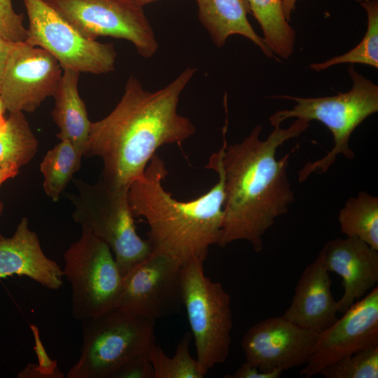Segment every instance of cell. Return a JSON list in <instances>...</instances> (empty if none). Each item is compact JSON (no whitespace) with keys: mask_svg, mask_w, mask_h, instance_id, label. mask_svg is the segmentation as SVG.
Returning <instances> with one entry per match:
<instances>
[{"mask_svg":"<svg viewBox=\"0 0 378 378\" xmlns=\"http://www.w3.org/2000/svg\"><path fill=\"white\" fill-rule=\"evenodd\" d=\"M19 169L18 167L13 165H6L0 167V186L1 184L10 178L16 176ZM3 210V204L0 202V216Z\"/></svg>","mask_w":378,"mask_h":378,"instance_id":"cell-31","label":"cell"},{"mask_svg":"<svg viewBox=\"0 0 378 378\" xmlns=\"http://www.w3.org/2000/svg\"><path fill=\"white\" fill-rule=\"evenodd\" d=\"M378 346V286L319 332L300 375L310 378L356 351Z\"/></svg>","mask_w":378,"mask_h":378,"instance_id":"cell-12","label":"cell"},{"mask_svg":"<svg viewBox=\"0 0 378 378\" xmlns=\"http://www.w3.org/2000/svg\"><path fill=\"white\" fill-rule=\"evenodd\" d=\"M23 1L29 20L25 41L51 54L63 70L94 74L114 70L113 44L84 36L43 0Z\"/></svg>","mask_w":378,"mask_h":378,"instance_id":"cell-9","label":"cell"},{"mask_svg":"<svg viewBox=\"0 0 378 378\" xmlns=\"http://www.w3.org/2000/svg\"><path fill=\"white\" fill-rule=\"evenodd\" d=\"M115 378H155V375L147 354H144L124 366Z\"/></svg>","mask_w":378,"mask_h":378,"instance_id":"cell-28","label":"cell"},{"mask_svg":"<svg viewBox=\"0 0 378 378\" xmlns=\"http://www.w3.org/2000/svg\"><path fill=\"white\" fill-rule=\"evenodd\" d=\"M76 186L78 193L71 197L75 221L107 244L123 276L153 252L148 239L136 232L130 188L114 187L102 179L94 184L77 180Z\"/></svg>","mask_w":378,"mask_h":378,"instance_id":"cell-6","label":"cell"},{"mask_svg":"<svg viewBox=\"0 0 378 378\" xmlns=\"http://www.w3.org/2000/svg\"><path fill=\"white\" fill-rule=\"evenodd\" d=\"M83 155L67 140H60L44 156L40 169L43 188L52 201L59 200L74 174L79 169Z\"/></svg>","mask_w":378,"mask_h":378,"instance_id":"cell-22","label":"cell"},{"mask_svg":"<svg viewBox=\"0 0 378 378\" xmlns=\"http://www.w3.org/2000/svg\"><path fill=\"white\" fill-rule=\"evenodd\" d=\"M283 371L279 369L272 371H262L257 367L244 363L237 371L232 375H227V378H279Z\"/></svg>","mask_w":378,"mask_h":378,"instance_id":"cell-29","label":"cell"},{"mask_svg":"<svg viewBox=\"0 0 378 378\" xmlns=\"http://www.w3.org/2000/svg\"><path fill=\"white\" fill-rule=\"evenodd\" d=\"M197 69L188 67L167 85L146 90L131 75L115 108L104 118L92 122L83 156L103 162L105 183L130 188L141 178L156 154L167 144H181L195 132L190 120L180 115V96Z\"/></svg>","mask_w":378,"mask_h":378,"instance_id":"cell-1","label":"cell"},{"mask_svg":"<svg viewBox=\"0 0 378 378\" xmlns=\"http://www.w3.org/2000/svg\"><path fill=\"white\" fill-rule=\"evenodd\" d=\"M25 276L41 285L57 290L62 286L63 270L43 253L37 234L22 218L13 235H0V278Z\"/></svg>","mask_w":378,"mask_h":378,"instance_id":"cell-17","label":"cell"},{"mask_svg":"<svg viewBox=\"0 0 378 378\" xmlns=\"http://www.w3.org/2000/svg\"><path fill=\"white\" fill-rule=\"evenodd\" d=\"M13 43L0 36V91L7 62Z\"/></svg>","mask_w":378,"mask_h":378,"instance_id":"cell-30","label":"cell"},{"mask_svg":"<svg viewBox=\"0 0 378 378\" xmlns=\"http://www.w3.org/2000/svg\"><path fill=\"white\" fill-rule=\"evenodd\" d=\"M88 38H122L144 58L154 55L158 43L144 10L131 0H43Z\"/></svg>","mask_w":378,"mask_h":378,"instance_id":"cell-10","label":"cell"},{"mask_svg":"<svg viewBox=\"0 0 378 378\" xmlns=\"http://www.w3.org/2000/svg\"><path fill=\"white\" fill-rule=\"evenodd\" d=\"M357 2H363V1H368V0H356Z\"/></svg>","mask_w":378,"mask_h":378,"instance_id":"cell-35","label":"cell"},{"mask_svg":"<svg viewBox=\"0 0 378 378\" xmlns=\"http://www.w3.org/2000/svg\"><path fill=\"white\" fill-rule=\"evenodd\" d=\"M341 232L378 251V197L365 191L348 199L339 213Z\"/></svg>","mask_w":378,"mask_h":378,"instance_id":"cell-21","label":"cell"},{"mask_svg":"<svg viewBox=\"0 0 378 378\" xmlns=\"http://www.w3.org/2000/svg\"><path fill=\"white\" fill-rule=\"evenodd\" d=\"M79 75L78 71L64 69L52 96L55 107L52 115L59 128L57 137L70 141L83 156L92 122L78 93Z\"/></svg>","mask_w":378,"mask_h":378,"instance_id":"cell-19","label":"cell"},{"mask_svg":"<svg viewBox=\"0 0 378 378\" xmlns=\"http://www.w3.org/2000/svg\"><path fill=\"white\" fill-rule=\"evenodd\" d=\"M38 149V141L22 112L10 113L0 131V167L18 169L29 162Z\"/></svg>","mask_w":378,"mask_h":378,"instance_id":"cell-23","label":"cell"},{"mask_svg":"<svg viewBox=\"0 0 378 378\" xmlns=\"http://www.w3.org/2000/svg\"><path fill=\"white\" fill-rule=\"evenodd\" d=\"M348 72L352 80V87L348 92L314 98L274 97L293 100L296 104L292 109L278 111L272 114L269 121L273 127L280 126L284 121L293 118L308 122L316 120L326 126L333 136L334 146L331 150L320 160L307 162L298 172L300 183L312 174L327 172L339 154L354 159L355 154L349 145L351 135L368 117L378 111V86L358 73L352 64Z\"/></svg>","mask_w":378,"mask_h":378,"instance_id":"cell-4","label":"cell"},{"mask_svg":"<svg viewBox=\"0 0 378 378\" xmlns=\"http://www.w3.org/2000/svg\"><path fill=\"white\" fill-rule=\"evenodd\" d=\"M263 39L274 55L288 59L294 52L295 31L286 19L282 0H247Z\"/></svg>","mask_w":378,"mask_h":378,"instance_id":"cell-20","label":"cell"},{"mask_svg":"<svg viewBox=\"0 0 378 378\" xmlns=\"http://www.w3.org/2000/svg\"><path fill=\"white\" fill-rule=\"evenodd\" d=\"M182 265L153 251L122 276L115 309L156 321L178 312L183 305Z\"/></svg>","mask_w":378,"mask_h":378,"instance_id":"cell-11","label":"cell"},{"mask_svg":"<svg viewBox=\"0 0 378 378\" xmlns=\"http://www.w3.org/2000/svg\"><path fill=\"white\" fill-rule=\"evenodd\" d=\"M155 321L113 309L82 321L80 356L68 378H115L155 342Z\"/></svg>","mask_w":378,"mask_h":378,"instance_id":"cell-5","label":"cell"},{"mask_svg":"<svg viewBox=\"0 0 378 378\" xmlns=\"http://www.w3.org/2000/svg\"><path fill=\"white\" fill-rule=\"evenodd\" d=\"M131 1H134V3L139 5L144 6L146 4H148L153 1H158V0H131Z\"/></svg>","mask_w":378,"mask_h":378,"instance_id":"cell-34","label":"cell"},{"mask_svg":"<svg viewBox=\"0 0 378 378\" xmlns=\"http://www.w3.org/2000/svg\"><path fill=\"white\" fill-rule=\"evenodd\" d=\"M64 276L71 284L73 316L79 321L115 308L122 275L110 248L88 230L64 254Z\"/></svg>","mask_w":378,"mask_h":378,"instance_id":"cell-8","label":"cell"},{"mask_svg":"<svg viewBox=\"0 0 378 378\" xmlns=\"http://www.w3.org/2000/svg\"><path fill=\"white\" fill-rule=\"evenodd\" d=\"M196 1L199 20L218 48L223 46L230 36L238 34L251 40L268 58H277L250 24L247 15L251 13L247 0Z\"/></svg>","mask_w":378,"mask_h":378,"instance_id":"cell-18","label":"cell"},{"mask_svg":"<svg viewBox=\"0 0 378 378\" xmlns=\"http://www.w3.org/2000/svg\"><path fill=\"white\" fill-rule=\"evenodd\" d=\"M326 378H377L378 346L363 349L324 368Z\"/></svg>","mask_w":378,"mask_h":378,"instance_id":"cell-26","label":"cell"},{"mask_svg":"<svg viewBox=\"0 0 378 378\" xmlns=\"http://www.w3.org/2000/svg\"><path fill=\"white\" fill-rule=\"evenodd\" d=\"M298 0H282L283 10L286 19L289 22L291 15L295 9V5Z\"/></svg>","mask_w":378,"mask_h":378,"instance_id":"cell-32","label":"cell"},{"mask_svg":"<svg viewBox=\"0 0 378 378\" xmlns=\"http://www.w3.org/2000/svg\"><path fill=\"white\" fill-rule=\"evenodd\" d=\"M6 111L4 104L0 97V131L2 130L6 124V119L4 116V113Z\"/></svg>","mask_w":378,"mask_h":378,"instance_id":"cell-33","label":"cell"},{"mask_svg":"<svg viewBox=\"0 0 378 378\" xmlns=\"http://www.w3.org/2000/svg\"><path fill=\"white\" fill-rule=\"evenodd\" d=\"M368 16V27L360 43L349 52L326 62L314 63L309 68L316 71L340 64H361L378 68V0L360 2Z\"/></svg>","mask_w":378,"mask_h":378,"instance_id":"cell-24","label":"cell"},{"mask_svg":"<svg viewBox=\"0 0 378 378\" xmlns=\"http://www.w3.org/2000/svg\"><path fill=\"white\" fill-rule=\"evenodd\" d=\"M318 333L281 316L253 325L241 342L246 362L262 371L284 370L306 365Z\"/></svg>","mask_w":378,"mask_h":378,"instance_id":"cell-14","label":"cell"},{"mask_svg":"<svg viewBox=\"0 0 378 378\" xmlns=\"http://www.w3.org/2000/svg\"><path fill=\"white\" fill-rule=\"evenodd\" d=\"M204 261L192 260L181 267V283L197 360L203 377L230 353L233 326L231 302L223 286L204 272Z\"/></svg>","mask_w":378,"mask_h":378,"instance_id":"cell-7","label":"cell"},{"mask_svg":"<svg viewBox=\"0 0 378 378\" xmlns=\"http://www.w3.org/2000/svg\"><path fill=\"white\" fill-rule=\"evenodd\" d=\"M222 132V147L210 156L205 167L218 174V181L202 196L188 202L174 199L164 188L168 171L157 153L128 190L134 216L143 217L149 226L148 239L153 251L182 265L192 260L204 261L209 248L218 245L220 239L225 196L222 160L227 144V131Z\"/></svg>","mask_w":378,"mask_h":378,"instance_id":"cell-3","label":"cell"},{"mask_svg":"<svg viewBox=\"0 0 378 378\" xmlns=\"http://www.w3.org/2000/svg\"><path fill=\"white\" fill-rule=\"evenodd\" d=\"M331 285L320 251L303 270L290 304L281 316L318 333L326 330L337 319V301L332 294Z\"/></svg>","mask_w":378,"mask_h":378,"instance_id":"cell-16","label":"cell"},{"mask_svg":"<svg viewBox=\"0 0 378 378\" xmlns=\"http://www.w3.org/2000/svg\"><path fill=\"white\" fill-rule=\"evenodd\" d=\"M192 335L186 332L179 341L176 352L167 356L159 345L154 342L149 348L147 356L155 378H202L196 358L190 353Z\"/></svg>","mask_w":378,"mask_h":378,"instance_id":"cell-25","label":"cell"},{"mask_svg":"<svg viewBox=\"0 0 378 378\" xmlns=\"http://www.w3.org/2000/svg\"><path fill=\"white\" fill-rule=\"evenodd\" d=\"M309 127L308 122L297 119L288 128L274 127L260 140L262 127L258 125L242 141L227 144L222 160L225 196L219 246L244 240L255 252L262 250V237L295 200L287 168L297 147L279 160L276 150Z\"/></svg>","mask_w":378,"mask_h":378,"instance_id":"cell-2","label":"cell"},{"mask_svg":"<svg viewBox=\"0 0 378 378\" xmlns=\"http://www.w3.org/2000/svg\"><path fill=\"white\" fill-rule=\"evenodd\" d=\"M0 36L12 43L24 41L27 38L23 15L14 10L11 0H0Z\"/></svg>","mask_w":378,"mask_h":378,"instance_id":"cell-27","label":"cell"},{"mask_svg":"<svg viewBox=\"0 0 378 378\" xmlns=\"http://www.w3.org/2000/svg\"><path fill=\"white\" fill-rule=\"evenodd\" d=\"M62 68L46 50L27 42L14 43L3 78L0 97L9 113L32 112L52 97Z\"/></svg>","mask_w":378,"mask_h":378,"instance_id":"cell-13","label":"cell"},{"mask_svg":"<svg viewBox=\"0 0 378 378\" xmlns=\"http://www.w3.org/2000/svg\"><path fill=\"white\" fill-rule=\"evenodd\" d=\"M329 272L341 276L344 293L337 301L343 314L378 282V251L355 237L328 241L321 250Z\"/></svg>","mask_w":378,"mask_h":378,"instance_id":"cell-15","label":"cell"}]
</instances>
